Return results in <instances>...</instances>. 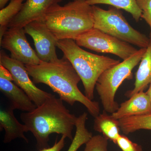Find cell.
Wrapping results in <instances>:
<instances>
[{
  "label": "cell",
  "mask_w": 151,
  "mask_h": 151,
  "mask_svg": "<svg viewBox=\"0 0 151 151\" xmlns=\"http://www.w3.org/2000/svg\"><path fill=\"white\" fill-rule=\"evenodd\" d=\"M25 65L35 84H46L71 106L76 102L81 103L94 118L100 114L99 103L87 98L78 89L81 78L65 57L52 62L41 61L38 65Z\"/></svg>",
  "instance_id": "1"
},
{
  "label": "cell",
  "mask_w": 151,
  "mask_h": 151,
  "mask_svg": "<svg viewBox=\"0 0 151 151\" xmlns=\"http://www.w3.org/2000/svg\"><path fill=\"white\" fill-rule=\"evenodd\" d=\"M77 118L64 106L63 101L54 95L32 111L20 115L27 132L34 136L39 150L49 147L50 135L53 133L64 135L72 140Z\"/></svg>",
  "instance_id": "2"
},
{
  "label": "cell",
  "mask_w": 151,
  "mask_h": 151,
  "mask_svg": "<svg viewBox=\"0 0 151 151\" xmlns=\"http://www.w3.org/2000/svg\"><path fill=\"white\" fill-rule=\"evenodd\" d=\"M43 21L58 41L75 40L94 28L92 6L84 0H74L52 8Z\"/></svg>",
  "instance_id": "3"
},
{
  "label": "cell",
  "mask_w": 151,
  "mask_h": 151,
  "mask_svg": "<svg viewBox=\"0 0 151 151\" xmlns=\"http://www.w3.org/2000/svg\"><path fill=\"white\" fill-rule=\"evenodd\" d=\"M57 47L73 65L83 83L85 95L92 100L94 98L95 85L100 75L105 70L121 62L108 57L86 51L72 39L58 41Z\"/></svg>",
  "instance_id": "4"
},
{
  "label": "cell",
  "mask_w": 151,
  "mask_h": 151,
  "mask_svg": "<svg viewBox=\"0 0 151 151\" xmlns=\"http://www.w3.org/2000/svg\"><path fill=\"white\" fill-rule=\"evenodd\" d=\"M146 48L140 49L129 58L108 68L100 75L95 89L104 111L112 114L117 111L119 105L115 99L117 90L124 80L132 79V70L140 62Z\"/></svg>",
  "instance_id": "5"
},
{
  "label": "cell",
  "mask_w": 151,
  "mask_h": 151,
  "mask_svg": "<svg viewBox=\"0 0 151 151\" xmlns=\"http://www.w3.org/2000/svg\"><path fill=\"white\" fill-rule=\"evenodd\" d=\"M92 6L94 28L140 48L148 46L150 38L132 27L120 9L111 6L105 10Z\"/></svg>",
  "instance_id": "6"
},
{
  "label": "cell",
  "mask_w": 151,
  "mask_h": 151,
  "mask_svg": "<svg viewBox=\"0 0 151 151\" xmlns=\"http://www.w3.org/2000/svg\"><path fill=\"white\" fill-rule=\"evenodd\" d=\"M75 41L78 46L98 52L115 55L123 60L128 59L138 50L130 44L94 28Z\"/></svg>",
  "instance_id": "7"
},
{
  "label": "cell",
  "mask_w": 151,
  "mask_h": 151,
  "mask_svg": "<svg viewBox=\"0 0 151 151\" xmlns=\"http://www.w3.org/2000/svg\"><path fill=\"white\" fill-rule=\"evenodd\" d=\"M0 64L10 71L14 82L24 91L37 107L53 96L37 87L30 78L25 64L8 56L3 50L0 52Z\"/></svg>",
  "instance_id": "8"
},
{
  "label": "cell",
  "mask_w": 151,
  "mask_h": 151,
  "mask_svg": "<svg viewBox=\"0 0 151 151\" xmlns=\"http://www.w3.org/2000/svg\"><path fill=\"white\" fill-rule=\"evenodd\" d=\"M24 28L9 29L0 40L1 46L10 52L11 58L25 65H36L41 60L30 45Z\"/></svg>",
  "instance_id": "9"
},
{
  "label": "cell",
  "mask_w": 151,
  "mask_h": 151,
  "mask_svg": "<svg viewBox=\"0 0 151 151\" xmlns=\"http://www.w3.org/2000/svg\"><path fill=\"white\" fill-rule=\"evenodd\" d=\"M24 28L26 34L33 40L37 54L41 61L50 62L59 59L56 51L58 40L43 20L31 22Z\"/></svg>",
  "instance_id": "10"
},
{
  "label": "cell",
  "mask_w": 151,
  "mask_h": 151,
  "mask_svg": "<svg viewBox=\"0 0 151 151\" xmlns=\"http://www.w3.org/2000/svg\"><path fill=\"white\" fill-rule=\"evenodd\" d=\"M13 81L10 71L0 64V90L9 101V106L14 110L25 112L34 110L36 105L22 89L12 82Z\"/></svg>",
  "instance_id": "11"
},
{
  "label": "cell",
  "mask_w": 151,
  "mask_h": 151,
  "mask_svg": "<svg viewBox=\"0 0 151 151\" xmlns=\"http://www.w3.org/2000/svg\"><path fill=\"white\" fill-rule=\"evenodd\" d=\"M62 1L26 0L21 10L9 24L8 29L24 28L31 22L43 20L47 12Z\"/></svg>",
  "instance_id": "12"
},
{
  "label": "cell",
  "mask_w": 151,
  "mask_h": 151,
  "mask_svg": "<svg viewBox=\"0 0 151 151\" xmlns=\"http://www.w3.org/2000/svg\"><path fill=\"white\" fill-rule=\"evenodd\" d=\"M150 112V100L146 92L142 91L122 103L117 111L111 115L114 119L119 120L123 118L140 116Z\"/></svg>",
  "instance_id": "13"
},
{
  "label": "cell",
  "mask_w": 151,
  "mask_h": 151,
  "mask_svg": "<svg viewBox=\"0 0 151 151\" xmlns=\"http://www.w3.org/2000/svg\"><path fill=\"white\" fill-rule=\"evenodd\" d=\"M14 109L11 106L0 111V130H4V142L10 143L12 141L20 138L28 142V140L24 135L27 132V127L24 124H21L16 118Z\"/></svg>",
  "instance_id": "14"
},
{
  "label": "cell",
  "mask_w": 151,
  "mask_h": 151,
  "mask_svg": "<svg viewBox=\"0 0 151 151\" xmlns=\"http://www.w3.org/2000/svg\"><path fill=\"white\" fill-rule=\"evenodd\" d=\"M151 82V37L150 42L140 61V65L135 74L134 88L127 91L125 95L130 98L134 94L144 91Z\"/></svg>",
  "instance_id": "15"
},
{
  "label": "cell",
  "mask_w": 151,
  "mask_h": 151,
  "mask_svg": "<svg viewBox=\"0 0 151 151\" xmlns=\"http://www.w3.org/2000/svg\"><path fill=\"white\" fill-rule=\"evenodd\" d=\"M94 118V130L102 133L103 136L116 144L117 139L121 135L119 120L114 119L112 115H108L104 111Z\"/></svg>",
  "instance_id": "16"
},
{
  "label": "cell",
  "mask_w": 151,
  "mask_h": 151,
  "mask_svg": "<svg viewBox=\"0 0 151 151\" xmlns=\"http://www.w3.org/2000/svg\"><path fill=\"white\" fill-rule=\"evenodd\" d=\"M119 121L121 130L125 135L139 130H151V112L140 116L123 118Z\"/></svg>",
  "instance_id": "17"
},
{
  "label": "cell",
  "mask_w": 151,
  "mask_h": 151,
  "mask_svg": "<svg viewBox=\"0 0 151 151\" xmlns=\"http://www.w3.org/2000/svg\"><path fill=\"white\" fill-rule=\"evenodd\" d=\"M90 6L98 4L109 5L119 9L124 10L132 15L136 22L139 21L142 12L138 6L137 0H84Z\"/></svg>",
  "instance_id": "18"
},
{
  "label": "cell",
  "mask_w": 151,
  "mask_h": 151,
  "mask_svg": "<svg viewBox=\"0 0 151 151\" xmlns=\"http://www.w3.org/2000/svg\"><path fill=\"white\" fill-rule=\"evenodd\" d=\"M87 118V114L85 112L77 117L76 122L75 134L67 151H77L93 137L92 133L89 132L86 127Z\"/></svg>",
  "instance_id": "19"
},
{
  "label": "cell",
  "mask_w": 151,
  "mask_h": 151,
  "mask_svg": "<svg viewBox=\"0 0 151 151\" xmlns=\"http://www.w3.org/2000/svg\"><path fill=\"white\" fill-rule=\"evenodd\" d=\"M24 0H12L0 11V40L8 29L9 24L21 10Z\"/></svg>",
  "instance_id": "20"
},
{
  "label": "cell",
  "mask_w": 151,
  "mask_h": 151,
  "mask_svg": "<svg viewBox=\"0 0 151 151\" xmlns=\"http://www.w3.org/2000/svg\"><path fill=\"white\" fill-rule=\"evenodd\" d=\"M108 140L102 135L93 136L85 144L84 151H107Z\"/></svg>",
  "instance_id": "21"
},
{
  "label": "cell",
  "mask_w": 151,
  "mask_h": 151,
  "mask_svg": "<svg viewBox=\"0 0 151 151\" xmlns=\"http://www.w3.org/2000/svg\"><path fill=\"white\" fill-rule=\"evenodd\" d=\"M116 145L122 151H143L142 146L133 142L127 136L120 135L116 141Z\"/></svg>",
  "instance_id": "22"
},
{
  "label": "cell",
  "mask_w": 151,
  "mask_h": 151,
  "mask_svg": "<svg viewBox=\"0 0 151 151\" xmlns=\"http://www.w3.org/2000/svg\"><path fill=\"white\" fill-rule=\"evenodd\" d=\"M137 2L142 10L141 18L145 21L151 29V0H137Z\"/></svg>",
  "instance_id": "23"
},
{
  "label": "cell",
  "mask_w": 151,
  "mask_h": 151,
  "mask_svg": "<svg viewBox=\"0 0 151 151\" xmlns=\"http://www.w3.org/2000/svg\"><path fill=\"white\" fill-rule=\"evenodd\" d=\"M66 137L64 135H62L59 141L55 140V142L52 147L41 150L39 151H60L64 147L65 145V139Z\"/></svg>",
  "instance_id": "24"
},
{
  "label": "cell",
  "mask_w": 151,
  "mask_h": 151,
  "mask_svg": "<svg viewBox=\"0 0 151 151\" xmlns=\"http://www.w3.org/2000/svg\"><path fill=\"white\" fill-rule=\"evenodd\" d=\"M10 1H12V0H0V9H1L4 8L6 4Z\"/></svg>",
  "instance_id": "25"
},
{
  "label": "cell",
  "mask_w": 151,
  "mask_h": 151,
  "mask_svg": "<svg viewBox=\"0 0 151 151\" xmlns=\"http://www.w3.org/2000/svg\"><path fill=\"white\" fill-rule=\"evenodd\" d=\"M146 92L148 96H149V98H150L151 103V82L150 84V86H149L147 91Z\"/></svg>",
  "instance_id": "26"
},
{
  "label": "cell",
  "mask_w": 151,
  "mask_h": 151,
  "mask_svg": "<svg viewBox=\"0 0 151 151\" xmlns=\"http://www.w3.org/2000/svg\"></svg>",
  "instance_id": "27"
}]
</instances>
